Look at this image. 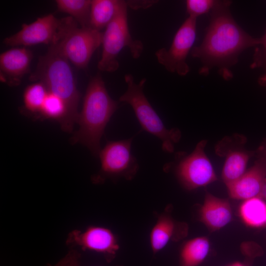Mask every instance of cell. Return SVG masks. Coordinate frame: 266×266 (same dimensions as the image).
<instances>
[{
  "mask_svg": "<svg viewBox=\"0 0 266 266\" xmlns=\"http://www.w3.org/2000/svg\"><path fill=\"white\" fill-rule=\"evenodd\" d=\"M256 153L258 158L261 159L266 164V139L258 148Z\"/></svg>",
  "mask_w": 266,
  "mask_h": 266,
  "instance_id": "27",
  "label": "cell"
},
{
  "mask_svg": "<svg viewBox=\"0 0 266 266\" xmlns=\"http://www.w3.org/2000/svg\"><path fill=\"white\" fill-rule=\"evenodd\" d=\"M124 78L127 89L120 97L119 101L131 106L142 129L161 140L165 152H173L174 144L180 139V131L177 129H167L150 103L143 92L145 78L138 83L130 74H126Z\"/></svg>",
  "mask_w": 266,
  "mask_h": 266,
  "instance_id": "4",
  "label": "cell"
},
{
  "mask_svg": "<svg viewBox=\"0 0 266 266\" xmlns=\"http://www.w3.org/2000/svg\"><path fill=\"white\" fill-rule=\"evenodd\" d=\"M196 23L197 18L189 16L178 29L169 48L156 51L158 62L167 71L181 76L189 73L186 59L196 39Z\"/></svg>",
  "mask_w": 266,
  "mask_h": 266,
  "instance_id": "9",
  "label": "cell"
},
{
  "mask_svg": "<svg viewBox=\"0 0 266 266\" xmlns=\"http://www.w3.org/2000/svg\"><path fill=\"white\" fill-rule=\"evenodd\" d=\"M260 197L266 200V180L262 189Z\"/></svg>",
  "mask_w": 266,
  "mask_h": 266,
  "instance_id": "28",
  "label": "cell"
},
{
  "mask_svg": "<svg viewBox=\"0 0 266 266\" xmlns=\"http://www.w3.org/2000/svg\"><path fill=\"white\" fill-rule=\"evenodd\" d=\"M266 180V164L258 159L238 179L227 186L231 198L246 200L260 197Z\"/></svg>",
  "mask_w": 266,
  "mask_h": 266,
  "instance_id": "14",
  "label": "cell"
},
{
  "mask_svg": "<svg viewBox=\"0 0 266 266\" xmlns=\"http://www.w3.org/2000/svg\"><path fill=\"white\" fill-rule=\"evenodd\" d=\"M245 141V137L240 135L225 137L216 147V153L225 157L222 178L226 186L244 173L247 164L254 154L242 147Z\"/></svg>",
  "mask_w": 266,
  "mask_h": 266,
  "instance_id": "12",
  "label": "cell"
},
{
  "mask_svg": "<svg viewBox=\"0 0 266 266\" xmlns=\"http://www.w3.org/2000/svg\"><path fill=\"white\" fill-rule=\"evenodd\" d=\"M48 91L45 85L36 82L28 86L23 94L25 109L38 117Z\"/></svg>",
  "mask_w": 266,
  "mask_h": 266,
  "instance_id": "21",
  "label": "cell"
},
{
  "mask_svg": "<svg viewBox=\"0 0 266 266\" xmlns=\"http://www.w3.org/2000/svg\"><path fill=\"white\" fill-rule=\"evenodd\" d=\"M126 5L124 0H91L90 27L99 31L105 29Z\"/></svg>",
  "mask_w": 266,
  "mask_h": 266,
  "instance_id": "17",
  "label": "cell"
},
{
  "mask_svg": "<svg viewBox=\"0 0 266 266\" xmlns=\"http://www.w3.org/2000/svg\"><path fill=\"white\" fill-rule=\"evenodd\" d=\"M29 80L42 82L49 92L64 101L67 115L61 127L64 131L71 133L79 116L80 95L69 61L55 45L49 46L46 53L39 58L36 68L31 73Z\"/></svg>",
  "mask_w": 266,
  "mask_h": 266,
  "instance_id": "3",
  "label": "cell"
},
{
  "mask_svg": "<svg viewBox=\"0 0 266 266\" xmlns=\"http://www.w3.org/2000/svg\"><path fill=\"white\" fill-rule=\"evenodd\" d=\"M66 244L71 248L80 247L103 255L108 262L115 258L119 249L118 240L109 229L91 225L83 231L74 230L68 234Z\"/></svg>",
  "mask_w": 266,
  "mask_h": 266,
  "instance_id": "11",
  "label": "cell"
},
{
  "mask_svg": "<svg viewBox=\"0 0 266 266\" xmlns=\"http://www.w3.org/2000/svg\"><path fill=\"white\" fill-rule=\"evenodd\" d=\"M200 220L211 231L219 230L232 219L230 203L227 199L217 198L206 193L200 212Z\"/></svg>",
  "mask_w": 266,
  "mask_h": 266,
  "instance_id": "16",
  "label": "cell"
},
{
  "mask_svg": "<svg viewBox=\"0 0 266 266\" xmlns=\"http://www.w3.org/2000/svg\"><path fill=\"white\" fill-rule=\"evenodd\" d=\"M58 9L70 15L82 28L90 27L91 0H57Z\"/></svg>",
  "mask_w": 266,
  "mask_h": 266,
  "instance_id": "20",
  "label": "cell"
},
{
  "mask_svg": "<svg viewBox=\"0 0 266 266\" xmlns=\"http://www.w3.org/2000/svg\"><path fill=\"white\" fill-rule=\"evenodd\" d=\"M127 4L107 26L103 33L102 51L98 68L102 71L112 72L118 69L117 60L120 52L128 47L132 56L137 59L140 56L143 45L141 41L133 39L130 34L127 16Z\"/></svg>",
  "mask_w": 266,
  "mask_h": 266,
  "instance_id": "5",
  "label": "cell"
},
{
  "mask_svg": "<svg viewBox=\"0 0 266 266\" xmlns=\"http://www.w3.org/2000/svg\"><path fill=\"white\" fill-rule=\"evenodd\" d=\"M251 67H262L266 69V31L260 38L259 43L256 46Z\"/></svg>",
  "mask_w": 266,
  "mask_h": 266,
  "instance_id": "24",
  "label": "cell"
},
{
  "mask_svg": "<svg viewBox=\"0 0 266 266\" xmlns=\"http://www.w3.org/2000/svg\"><path fill=\"white\" fill-rule=\"evenodd\" d=\"M133 138L117 141H107L100 149L98 156L100 168L94 175L92 180L94 183H103L107 179H117L124 178L131 180L136 174L138 164L132 153Z\"/></svg>",
  "mask_w": 266,
  "mask_h": 266,
  "instance_id": "7",
  "label": "cell"
},
{
  "mask_svg": "<svg viewBox=\"0 0 266 266\" xmlns=\"http://www.w3.org/2000/svg\"><path fill=\"white\" fill-rule=\"evenodd\" d=\"M33 57L25 47L13 48L0 55V80L10 86L19 85L23 76L30 70Z\"/></svg>",
  "mask_w": 266,
  "mask_h": 266,
  "instance_id": "13",
  "label": "cell"
},
{
  "mask_svg": "<svg viewBox=\"0 0 266 266\" xmlns=\"http://www.w3.org/2000/svg\"><path fill=\"white\" fill-rule=\"evenodd\" d=\"M155 3H156V1L153 0H131L127 2L128 7L129 6L134 9L140 8H147L152 5Z\"/></svg>",
  "mask_w": 266,
  "mask_h": 266,
  "instance_id": "26",
  "label": "cell"
},
{
  "mask_svg": "<svg viewBox=\"0 0 266 266\" xmlns=\"http://www.w3.org/2000/svg\"><path fill=\"white\" fill-rule=\"evenodd\" d=\"M187 232L185 224L176 221L167 212L161 214L150 233V244L153 253L157 254L170 241L183 237Z\"/></svg>",
  "mask_w": 266,
  "mask_h": 266,
  "instance_id": "15",
  "label": "cell"
},
{
  "mask_svg": "<svg viewBox=\"0 0 266 266\" xmlns=\"http://www.w3.org/2000/svg\"><path fill=\"white\" fill-rule=\"evenodd\" d=\"M76 23L55 45L75 66L85 68L96 49L102 44L103 33L91 27L82 28Z\"/></svg>",
  "mask_w": 266,
  "mask_h": 266,
  "instance_id": "8",
  "label": "cell"
},
{
  "mask_svg": "<svg viewBox=\"0 0 266 266\" xmlns=\"http://www.w3.org/2000/svg\"><path fill=\"white\" fill-rule=\"evenodd\" d=\"M231 3L230 0H215L203 39L191 51L192 56L201 63L200 74L207 75L216 67L225 79H230V69L237 62L240 54L259 43L260 38L249 34L235 21L230 11Z\"/></svg>",
  "mask_w": 266,
  "mask_h": 266,
  "instance_id": "1",
  "label": "cell"
},
{
  "mask_svg": "<svg viewBox=\"0 0 266 266\" xmlns=\"http://www.w3.org/2000/svg\"><path fill=\"white\" fill-rule=\"evenodd\" d=\"M210 249L208 239L197 237L186 241L179 255V266H198L204 260Z\"/></svg>",
  "mask_w": 266,
  "mask_h": 266,
  "instance_id": "18",
  "label": "cell"
},
{
  "mask_svg": "<svg viewBox=\"0 0 266 266\" xmlns=\"http://www.w3.org/2000/svg\"><path fill=\"white\" fill-rule=\"evenodd\" d=\"M207 141L199 142L194 151L181 159L175 167L180 183L188 190L206 186L217 180L213 167L204 152Z\"/></svg>",
  "mask_w": 266,
  "mask_h": 266,
  "instance_id": "10",
  "label": "cell"
},
{
  "mask_svg": "<svg viewBox=\"0 0 266 266\" xmlns=\"http://www.w3.org/2000/svg\"><path fill=\"white\" fill-rule=\"evenodd\" d=\"M229 266H247L241 263L236 262Z\"/></svg>",
  "mask_w": 266,
  "mask_h": 266,
  "instance_id": "30",
  "label": "cell"
},
{
  "mask_svg": "<svg viewBox=\"0 0 266 266\" xmlns=\"http://www.w3.org/2000/svg\"><path fill=\"white\" fill-rule=\"evenodd\" d=\"M215 2L213 0H188L186 2L187 12L189 16L197 18L211 10Z\"/></svg>",
  "mask_w": 266,
  "mask_h": 266,
  "instance_id": "23",
  "label": "cell"
},
{
  "mask_svg": "<svg viewBox=\"0 0 266 266\" xmlns=\"http://www.w3.org/2000/svg\"><path fill=\"white\" fill-rule=\"evenodd\" d=\"M118 103L108 94L100 73L93 77L87 86L82 109L77 121L79 128L71 138L72 144L81 143L98 156L101 137L118 109Z\"/></svg>",
  "mask_w": 266,
  "mask_h": 266,
  "instance_id": "2",
  "label": "cell"
},
{
  "mask_svg": "<svg viewBox=\"0 0 266 266\" xmlns=\"http://www.w3.org/2000/svg\"><path fill=\"white\" fill-rule=\"evenodd\" d=\"M239 213L242 221L249 227H266V201L261 197L243 200L240 205Z\"/></svg>",
  "mask_w": 266,
  "mask_h": 266,
  "instance_id": "19",
  "label": "cell"
},
{
  "mask_svg": "<svg viewBox=\"0 0 266 266\" xmlns=\"http://www.w3.org/2000/svg\"><path fill=\"white\" fill-rule=\"evenodd\" d=\"M259 82L261 85L266 86V74L260 78Z\"/></svg>",
  "mask_w": 266,
  "mask_h": 266,
  "instance_id": "29",
  "label": "cell"
},
{
  "mask_svg": "<svg viewBox=\"0 0 266 266\" xmlns=\"http://www.w3.org/2000/svg\"><path fill=\"white\" fill-rule=\"evenodd\" d=\"M77 23L70 16L59 19L49 14L30 24H23L18 32L5 37L3 43L11 46H29L40 43L55 45Z\"/></svg>",
  "mask_w": 266,
  "mask_h": 266,
  "instance_id": "6",
  "label": "cell"
},
{
  "mask_svg": "<svg viewBox=\"0 0 266 266\" xmlns=\"http://www.w3.org/2000/svg\"><path fill=\"white\" fill-rule=\"evenodd\" d=\"M67 115V108L60 98L48 92L38 117L57 121L61 125Z\"/></svg>",
  "mask_w": 266,
  "mask_h": 266,
  "instance_id": "22",
  "label": "cell"
},
{
  "mask_svg": "<svg viewBox=\"0 0 266 266\" xmlns=\"http://www.w3.org/2000/svg\"><path fill=\"white\" fill-rule=\"evenodd\" d=\"M54 266H80V254L76 250L72 248Z\"/></svg>",
  "mask_w": 266,
  "mask_h": 266,
  "instance_id": "25",
  "label": "cell"
}]
</instances>
